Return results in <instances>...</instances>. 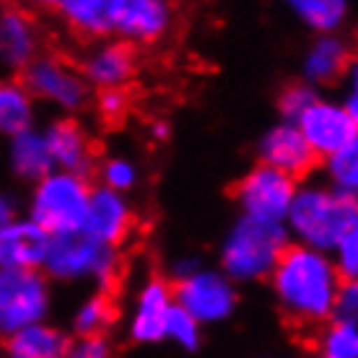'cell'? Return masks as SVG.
<instances>
[{
  "label": "cell",
  "mask_w": 358,
  "mask_h": 358,
  "mask_svg": "<svg viewBox=\"0 0 358 358\" xmlns=\"http://www.w3.org/2000/svg\"><path fill=\"white\" fill-rule=\"evenodd\" d=\"M296 177L286 171L257 164L239 179L236 185V203L242 208V215L257 218L265 224H283L291 213V206L296 200Z\"/></svg>",
  "instance_id": "7"
},
{
  "label": "cell",
  "mask_w": 358,
  "mask_h": 358,
  "mask_svg": "<svg viewBox=\"0 0 358 358\" xmlns=\"http://www.w3.org/2000/svg\"><path fill=\"white\" fill-rule=\"evenodd\" d=\"M45 273L55 280H94L99 286H112L120 273V255L117 247L91 239L89 234H65L55 236L52 250L47 257Z\"/></svg>",
  "instance_id": "5"
},
{
  "label": "cell",
  "mask_w": 358,
  "mask_h": 358,
  "mask_svg": "<svg viewBox=\"0 0 358 358\" xmlns=\"http://www.w3.org/2000/svg\"><path fill=\"white\" fill-rule=\"evenodd\" d=\"M257 153H260V164L275 166L291 177L306 174L317 162V153L312 151V145L296 122H278L270 127L260 138Z\"/></svg>",
  "instance_id": "15"
},
{
  "label": "cell",
  "mask_w": 358,
  "mask_h": 358,
  "mask_svg": "<svg viewBox=\"0 0 358 358\" xmlns=\"http://www.w3.org/2000/svg\"><path fill=\"white\" fill-rule=\"evenodd\" d=\"M288 247L291 234L283 224H265L242 215L221 242V270L236 283H255L273 275Z\"/></svg>",
  "instance_id": "3"
},
{
  "label": "cell",
  "mask_w": 358,
  "mask_h": 358,
  "mask_svg": "<svg viewBox=\"0 0 358 358\" xmlns=\"http://www.w3.org/2000/svg\"><path fill=\"white\" fill-rule=\"evenodd\" d=\"M343 107L350 115L358 130V60H353L350 71L345 73V91H343Z\"/></svg>",
  "instance_id": "35"
},
{
  "label": "cell",
  "mask_w": 358,
  "mask_h": 358,
  "mask_svg": "<svg viewBox=\"0 0 358 358\" xmlns=\"http://www.w3.org/2000/svg\"><path fill=\"white\" fill-rule=\"evenodd\" d=\"M36 96L24 81H6L0 89V130L13 138L34 127Z\"/></svg>",
  "instance_id": "23"
},
{
  "label": "cell",
  "mask_w": 358,
  "mask_h": 358,
  "mask_svg": "<svg viewBox=\"0 0 358 358\" xmlns=\"http://www.w3.org/2000/svg\"><path fill=\"white\" fill-rule=\"evenodd\" d=\"M13 218H18L16 215V200H10L8 195L0 200V224H8V221H13Z\"/></svg>",
  "instance_id": "37"
},
{
  "label": "cell",
  "mask_w": 358,
  "mask_h": 358,
  "mask_svg": "<svg viewBox=\"0 0 358 358\" xmlns=\"http://www.w3.org/2000/svg\"><path fill=\"white\" fill-rule=\"evenodd\" d=\"M8 162L13 174L27 182H39L47 177L50 171H55L52 153H50V143H47L45 130H27L10 138L8 143Z\"/></svg>",
  "instance_id": "21"
},
{
  "label": "cell",
  "mask_w": 358,
  "mask_h": 358,
  "mask_svg": "<svg viewBox=\"0 0 358 358\" xmlns=\"http://www.w3.org/2000/svg\"><path fill=\"white\" fill-rule=\"evenodd\" d=\"M353 226H358V200L335 192L330 185L299 187L286 218L291 239L320 252L335 250Z\"/></svg>",
  "instance_id": "2"
},
{
  "label": "cell",
  "mask_w": 358,
  "mask_h": 358,
  "mask_svg": "<svg viewBox=\"0 0 358 358\" xmlns=\"http://www.w3.org/2000/svg\"><path fill=\"white\" fill-rule=\"evenodd\" d=\"M109 6L112 0H57L55 10L76 34L104 36L109 34Z\"/></svg>",
  "instance_id": "22"
},
{
  "label": "cell",
  "mask_w": 358,
  "mask_h": 358,
  "mask_svg": "<svg viewBox=\"0 0 358 358\" xmlns=\"http://www.w3.org/2000/svg\"><path fill=\"white\" fill-rule=\"evenodd\" d=\"M91 86L101 91H122L135 76V55L127 42H99L86 52L81 65Z\"/></svg>",
  "instance_id": "16"
},
{
  "label": "cell",
  "mask_w": 358,
  "mask_h": 358,
  "mask_svg": "<svg viewBox=\"0 0 358 358\" xmlns=\"http://www.w3.org/2000/svg\"><path fill=\"white\" fill-rule=\"evenodd\" d=\"M350 65H353L350 47L343 36L317 34V39L304 52L301 73H304V81L312 86H330V83L345 78Z\"/></svg>",
  "instance_id": "19"
},
{
  "label": "cell",
  "mask_w": 358,
  "mask_h": 358,
  "mask_svg": "<svg viewBox=\"0 0 358 358\" xmlns=\"http://www.w3.org/2000/svg\"><path fill=\"white\" fill-rule=\"evenodd\" d=\"M296 125L301 127V133L309 141L312 151L317 156H322V159L332 156L335 151H341L343 145L350 143L358 135L353 120H350V115L343 107V101H332V99L322 96L299 117Z\"/></svg>",
  "instance_id": "12"
},
{
  "label": "cell",
  "mask_w": 358,
  "mask_h": 358,
  "mask_svg": "<svg viewBox=\"0 0 358 358\" xmlns=\"http://www.w3.org/2000/svg\"><path fill=\"white\" fill-rule=\"evenodd\" d=\"M174 306H177L174 286H169L162 278L145 280L127 317V338L138 345H156L166 341V322Z\"/></svg>",
  "instance_id": "11"
},
{
  "label": "cell",
  "mask_w": 358,
  "mask_h": 358,
  "mask_svg": "<svg viewBox=\"0 0 358 358\" xmlns=\"http://www.w3.org/2000/svg\"><path fill=\"white\" fill-rule=\"evenodd\" d=\"M112 320H115L112 301L104 294H94L81 301L73 314V332L76 338H99L112 324Z\"/></svg>",
  "instance_id": "27"
},
{
  "label": "cell",
  "mask_w": 358,
  "mask_h": 358,
  "mask_svg": "<svg viewBox=\"0 0 358 358\" xmlns=\"http://www.w3.org/2000/svg\"><path fill=\"white\" fill-rule=\"evenodd\" d=\"M166 341L174 343L177 348L192 353L203 343V324L197 322L187 309H182L177 304L169 314V322H166Z\"/></svg>",
  "instance_id": "28"
},
{
  "label": "cell",
  "mask_w": 358,
  "mask_h": 358,
  "mask_svg": "<svg viewBox=\"0 0 358 358\" xmlns=\"http://www.w3.org/2000/svg\"><path fill=\"white\" fill-rule=\"evenodd\" d=\"M21 81L27 83L36 101H45L63 112H78L89 101L91 83L86 81L83 71L55 55H39L24 71Z\"/></svg>",
  "instance_id": "9"
},
{
  "label": "cell",
  "mask_w": 358,
  "mask_h": 358,
  "mask_svg": "<svg viewBox=\"0 0 358 358\" xmlns=\"http://www.w3.org/2000/svg\"><path fill=\"white\" fill-rule=\"evenodd\" d=\"M200 268H203V262L197 260V257H182V260L174 262V275H177V280H182V278L197 273Z\"/></svg>",
  "instance_id": "36"
},
{
  "label": "cell",
  "mask_w": 358,
  "mask_h": 358,
  "mask_svg": "<svg viewBox=\"0 0 358 358\" xmlns=\"http://www.w3.org/2000/svg\"><path fill=\"white\" fill-rule=\"evenodd\" d=\"M65 358H112V345L104 335L99 338H76Z\"/></svg>",
  "instance_id": "33"
},
{
  "label": "cell",
  "mask_w": 358,
  "mask_h": 358,
  "mask_svg": "<svg viewBox=\"0 0 358 358\" xmlns=\"http://www.w3.org/2000/svg\"><path fill=\"white\" fill-rule=\"evenodd\" d=\"M174 296H177V304L187 309L203 327L226 322L239 304L236 280H231L224 270L210 268H200L192 275L177 280Z\"/></svg>",
  "instance_id": "8"
},
{
  "label": "cell",
  "mask_w": 358,
  "mask_h": 358,
  "mask_svg": "<svg viewBox=\"0 0 358 358\" xmlns=\"http://www.w3.org/2000/svg\"><path fill=\"white\" fill-rule=\"evenodd\" d=\"M42 34L31 18V13L24 8H6L0 18V57L6 68L27 71L29 65L39 57Z\"/></svg>",
  "instance_id": "17"
},
{
  "label": "cell",
  "mask_w": 358,
  "mask_h": 358,
  "mask_svg": "<svg viewBox=\"0 0 358 358\" xmlns=\"http://www.w3.org/2000/svg\"><path fill=\"white\" fill-rule=\"evenodd\" d=\"M50 286L39 270H0V330L3 335L47 322Z\"/></svg>",
  "instance_id": "6"
},
{
  "label": "cell",
  "mask_w": 358,
  "mask_h": 358,
  "mask_svg": "<svg viewBox=\"0 0 358 358\" xmlns=\"http://www.w3.org/2000/svg\"><path fill=\"white\" fill-rule=\"evenodd\" d=\"M317 99H320V94H317V89H314L312 83L306 81L291 83V86H286V89L280 91L278 109H280V115H283L286 122H299V117L304 115Z\"/></svg>",
  "instance_id": "29"
},
{
  "label": "cell",
  "mask_w": 358,
  "mask_h": 358,
  "mask_svg": "<svg viewBox=\"0 0 358 358\" xmlns=\"http://www.w3.org/2000/svg\"><path fill=\"white\" fill-rule=\"evenodd\" d=\"M45 135L47 143H50L55 169L83 174V177L94 169V162H96L94 143L76 120H68V117L55 120L52 125L45 130Z\"/></svg>",
  "instance_id": "18"
},
{
  "label": "cell",
  "mask_w": 358,
  "mask_h": 358,
  "mask_svg": "<svg viewBox=\"0 0 358 358\" xmlns=\"http://www.w3.org/2000/svg\"><path fill=\"white\" fill-rule=\"evenodd\" d=\"M99 177H101L104 187L117 189V192H127L138 182V166L127 156H112V159H107V162L101 164Z\"/></svg>",
  "instance_id": "30"
},
{
  "label": "cell",
  "mask_w": 358,
  "mask_h": 358,
  "mask_svg": "<svg viewBox=\"0 0 358 358\" xmlns=\"http://www.w3.org/2000/svg\"><path fill=\"white\" fill-rule=\"evenodd\" d=\"M52 234L34 218L0 224V265L16 270H42L52 250Z\"/></svg>",
  "instance_id": "13"
},
{
  "label": "cell",
  "mask_w": 358,
  "mask_h": 358,
  "mask_svg": "<svg viewBox=\"0 0 358 358\" xmlns=\"http://www.w3.org/2000/svg\"><path fill=\"white\" fill-rule=\"evenodd\" d=\"M314 358H358V324L345 320L322 324L314 343Z\"/></svg>",
  "instance_id": "26"
},
{
  "label": "cell",
  "mask_w": 358,
  "mask_h": 358,
  "mask_svg": "<svg viewBox=\"0 0 358 358\" xmlns=\"http://www.w3.org/2000/svg\"><path fill=\"white\" fill-rule=\"evenodd\" d=\"M18 3L27 8H55L57 0H18Z\"/></svg>",
  "instance_id": "38"
},
{
  "label": "cell",
  "mask_w": 358,
  "mask_h": 358,
  "mask_svg": "<svg viewBox=\"0 0 358 358\" xmlns=\"http://www.w3.org/2000/svg\"><path fill=\"white\" fill-rule=\"evenodd\" d=\"M153 138H166L169 135V127H166V122H156V125L151 127Z\"/></svg>",
  "instance_id": "39"
},
{
  "label": "cell",
  "mask_w": 358,
  "mask_h": 358,
  "mask_svg": "<svg viewBox=\"0 0 358 358\" xmlns=\"http://www.w3.org/2000/svg\"><path fill=\"white\" fill-rule=\"evenodd\" d=\"M296 18L317 34H335L345 24L350 0H286Z\"/></svg>",
  "instance_id": "24"
},
{
  "label": "cell",
  "mask_w": 358,
  "mask_h": 358,
  "mask_svg": "<svg viewBox=\"0 0 358 358\" xmlns=\"http://www.w3.org/2000/svg\"><path fill=\"white\" fill-rule=\"evenodd\" d=\"M125 107H127V99L120 89L101 91V96H99V101H96L99 115L104 117V120H109V122H115V120H120V117L125 115Z\"/></svg>",
  "instance_id": "34"
},
{
  "label": "cell",
  "mask_w": 358,
  "mask_h": 358,
  "mask_svg": "<svg viewBox=\"0 0 358 358\" xmlns=\"http://www.w3.org/2000/svg\"><path fill=\"white\" fill-rule=\"evenodd\" d=\"M171 0H112L109 34L127 45H156L174 27Z\"/></svg>",
  "instance_id": "10"
},
{
  "label": "cell",
  "mask_w": 358,
  "mask_h": 358,
  "mask_svg": "<svg viewBox=\"0 0 358 358\" xmlns=\"http://www.w3.org/2000/svg\"><path fill=\"white\" fill-rule=\"evenodd\" d=\"M330 257L343 280H358V226L343 236L338 247L330 252Z\"/></svg>",
  "instance_id": "31"
},
{
  "label": "cell",
  "mask_w": 358,
  "mask_h": 358,
  "mask_svg": "<svg viewBox=\"0 0 358 358\" xmlns=\"http://www.w3.org/2000/svg\"><path fill=\"white\" fill-rule=\"evenodd\" d=\"M335 320L358 324V280H343L335 301Z\"/></svg>",
  "instance_id": "32"
},
{
  "label": "cell",
  "mask_w": 358,
  "mask_h": 358,
  "mask_svg": "<svg viewBox=\"0 0 358 358\" xmlns=\"http://www.w3.org/2000/svg\"><path fill=\"white\" fill-rule=\"evenodd\" d=\"M324 174L335 192L358 200V135L324 159Z\"/></svg>",
  "instance_id": "25"
},
{
  "label": "cell",
  "mask_w": 358,
  "mask_h": 358,
  "mask_svg": "<svg viewBox=\"0 0 358 358\" xmlns=\"http://www.w3.org/2000/svg\"><path fill=\"white\" fill-rule=\"evenodd\" d=\"M341 283L330 252L304 244H291L270 275L278 309L301 327H320L335 320Z\"/></svg>",
  "instance_id": "1"
},
{
  "label": "cell",
  "mask_w": 358,
  "mask_h": 358,
  "mask_svg": "<svg viewBox=\"0 0 358 358\" xmlns=\"http://www.w3.org/2000/svg\"><path fill=\"white\" fill-rule=\"evenodd\" d=\"M71 338L60 327L47 322L31 324L24 330L6 335V358H65L71 348Z\"/></svg>",
  "instance_id": "20"
},
{
  "label": "cell",
  "mask_w": 358,
  "mask_h": 358,
  "mask_svg": "<svg viewBox=\"0 0 358 358\" xmlns=\"http://www.w3.org/2000/svg\"><path fill=\"white\" fill-rule=\"evenodd\" d=\"M130 231H133V208L127 203L125 192L109 189L104 185L94 187L83 234H89L91 239L107 247H120Z\"/></svg>",
  "instance_id": "14"
},
{
  "label": "cell",
  "mask_w": 358,
  "mask_h": 358,
  "mask_svg": "<svg viewBox=\"0 0 358 358\" xmlns=\"http://www.w3.org/2000/svg\"><path fill=\"white\" fill-rule=\"evenodd\" d=\"M94 187L83 174L55 169L34 182L29 197V218L45 226L52 236L83 231Z\"/></svg>",
  "instance_id": "4"
}]
</instances>
